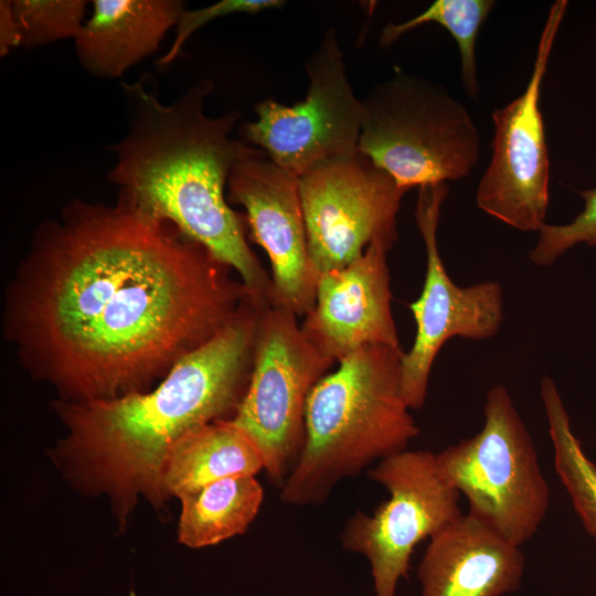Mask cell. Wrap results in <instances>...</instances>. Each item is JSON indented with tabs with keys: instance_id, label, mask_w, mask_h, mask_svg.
<instances>
[{
	"instance_id": "obj_1",
	"label": "cell",
	"mask_w": 596,
	"mask_h": 596,
	"mask_svg": "<svg viewBox=\"0 0 596 596\" xmlns=\"http://www.w3.org/2000/svg\"><path fill=\"white\" fill-rule=\"evenodd\" d=\"M232 270L119 198L74 199L34 232L8 287L4 331L65 401L146 392L251 298Z\"/></svg>"
},
{
	"instance_id": "obj_2",
	"label": "cell",
	"mask_w": 596,
	"mask_h": 596,
	"mask_svg": "<svg viewBox=\"0 0 596 596\" xmlns=\"http://www.w3.org/2000/svg\"><path fill=\"white\" fill-rule=\"evenodd\" d=\"M262 309L247 298L224 329L151 391L57 404L67 433L55 456L77 483L110 497L120 523L139 497L164 504L162 468L180 437L236 414L252 375Z\"/></svg>"
},
{
	"instance_id": "obj_3",
	"label": "cell",
	"mask_w": 596,
	"mask_h": 596,
	"mask_svg": "<svg viewBox=\"0 0 596 596\" xmlns=\"http://www.w3.org/2000/svg\"><path fill=\"white\" fill-rule=\"evenodd\" d=\"M126 130L108 148L115 163L108 181L135 210L174 224L235 270L259 306L272 300V278L246 240L243 217L225 189L234 164L257 148L232 131L241 113H204L214 82L203 78L170 104L160 102L156 78L145 73L120 85Z\"/></svg>"
},
{
	"instance_id": "obj_4",
	"label": "cell",
	"mask_w": 596,
	"mask_h": 596,
	"mask_svg": "<svg viewBox=\"0 0 596 596\" xmlns=\"http://www.w3.org/2000/svg\"><path fill=\"white\" fill-rule=\"evenodd\" d=\"M401 348L366 345L339 362L309 393L305 446L280 488L292 505L324 502L334 487L419 434L402 395Z\"/></svg>"
},
{
	"instance_id": "obj_5",
	"label": "cell",
	"mask_w": 596,
	"mask_h": 596,
	"mask_svg": "<svg viewBox=\"0 0 596 596\" xmlns=\"http://www.w3.org/2000/svg\"><path fill=\"white\" fill-rule=\"evenodd\" d=\"M362 100L358 150L411 188L458 180L478 163L479 131L443 85L397 72Z\"/></svg>"
},
{
	"instance_id": "obj_6",
	"label": "cell",
	"mask_w": 596,
	"mask_h": 596,
	"mask_svg": "<svg viewBox=\"0 0 596 596\" xmlns=\"http://www.w3.org/2000/svg\"><path fill=\"white\" fill-rule=\"evenodd\" d=\"M483 413L477 435L435 454L436 468L468 499V514L521 547L546 517L550 488L531 435L504 386L488 391Z\"/></svg>"
},
{
	"instance_id": "obj_7",
	"label": "cell",
	"mask_w": 596,
	"mask_h": 596,
	"mask_svg": "<svg viewBox=\"0 0 596 596\" xmlns=\"http://www.w3.org/2000/svg\"><path fill=\"white\" fill-rule=\"evenodd\" d=\"M333 363L292 311L274 302L262 309L251 380L231 421L257 445L275 486L283 487L302 453L309 393Z\"/></svg>"
},
{
	"instance_id": "obj_8",
	"label": "cell",
	"mask_w": 596,
	"mask_h": 596,
	"mask_svg": "<svg viewBox=\"0 0 596 596\" xmlns=\"http://www.w3.org/2000/svg\"><path fill=\"white\" fill-rule=\"evenodd\" d=\"M366 473L390 498L371 515L356 511L345 523L341 542L369 561L375 596H396L415 546L462 515L460 493L440 478L435 454L427 450L395 453Z\"/></svg>"
},
{
	"instance_id": "obj_9",
	"label": "cell",
	"mask_w": 596,
	"mask_h": 596,
	"mask_svg": "<svg viewBox=\"0 0 596 596\" xmlns=\"http://www.w3.org/2000/svg\"><path fill=\"white\" fill-rule=\"evenodd\" d=\"M305 67L309 86L304 100L287 106L263 99L254 105L256 119L238 127L243 141L298 177L317 163L358 152L363 115L333 28Z\"/></svg>"
},
{
	"instance_id": "obj_10",
	"label": "cell",
	"mask_w": 596,
	"mask_h": 596,
	"mask_svg": "<svg viewBox=\"0 0 596 596\" xmlns=\"http://www.w3.org/2000/svg\"><path fill=\"white\" fill-rule=\"evenodd\" d=\"M308 251L320 276L341 269L373 242L396 243L406 189L358 151L326 160L299 175Z\"/></svg>"
},
{
	"instance_id": "obj_11",
	"label": "cell",
	"mask_w": 596,
	"mask_h": 596,
	"mask_svg": "<svg viewBox=\"0 0 596 596\" xmlns=\"http://www.w3.org/2000/svg\"><path fill=\"white\" fill-rule=\"evenodd\" d=\"M566 9V0L551 6L523 93L492 111V156L477 188L479 209L524 232H539L546 224L550 161L540 97Z\"/></svg>"
},
{
	"instance_id": "obj_12",
	"label": "cell",
	"mask_w": 596,
	"mask_h": 596,
	"mask_svg": "<svg viewBox=\"0 0 596 596\" xmlns=\"http://www.w3.org/2000/svg\"><path fill=\"white\" fill-rule=\"evenodd\" d=\"M447 194L445 182L422 185L415 206L427 262L423 291L408 305L416 323L415 340L402 355V395L411 409L424 406L432 366L447 340L488 339L499 331L503 321V289L498 281L459 287L445 269L437 227Z\"/></svg>"
},
{
	"instance_id": "obj_13",
	"label": "cell",
	"mask_w": 596,
	"mask_h": 596,
	"mask_svg": "<svg viewBox=\"0 0 596 596\" xmlns=\"http://www.w3.org/2000/svg\"><path fill=\"white\" fill-rule=\"evenodd\" d=\"M227 201L245 209L251 238L272 263V302L306 316L313 307L319 275L308 251L299 177L260 149L240 159L227 182Z\"/></svg>"
},
{
	"instance_id": "obj_14",
	"label": "cell",
	"mask_w": 596,
	"mask_h": 596,
	"mask_svg": "<svg viewBox=\"0 0 596 596\" xmlns=\"http://www.w3.org/2000/svg\"><path fill=\"white\" fill-rule=\"evenodd\" d=\"M390 249L373 242L345 267L318 278L316 301L301 329L334 362L366 345L400 347L391 310Z\"/></svg>"
},
{
	"instance_id": "obj_15",
	"label": "cell",
	"mask_w": 596,
	"mask_h": 596,
	"mask_svg": "<svg viewBox=\"0 0 596 596\" xmlns=\"http://www.w3.org/2000/svg\"><path fill=\"white\" fill-rule=\"evenodd\" d=\"M520 547L461 515L434 536L419 562L421 596H504L521 586Z\"/></svg>"
},
{
	"instance_id": "obj_16",
	"label": "cell",
	"mask_w": 596,
	"mask_h": 596,
	"mask_svg": "<svg viewBox=\"0 0 596 596\" xmlns=\"http://www.w3.org/2000/svg\"><path fill=\"white\" fill-rule=\"evenodd\" d=\"M185 9L182 0H94L74 39L77 61L94 77H120L159 49Z\"/></svg>"
},
{
	"instance_id": "obj_17",
	"label": "cell",
	"mask_w": 596,
	"mask_h": 596,
	"mask_svg": "<svg viewBox=\"0 0 596 596\" xmlns=\"http://www.w3.org/2000/svg\"><path fill=\"white\" fill-rule=\"evenodd\" d=\"M264 470L254 440L231 419L217 421L184 434L169 449L161 473L167 500L234 476Z\"/></svg>"
},
{
	"instance_id": "obj_18",
	"label": "cell",
	"mask_w": 596,
	"mask_h": 596,
	"mask_svg": "<svg viewBox=\"0 0 596 596\" xmlns=\"http://www.w3.org/2000/svg\"><path fill=\"white\" fill-rule=\"evenodd\" d=\"M179 542L201 549L243 534L259 512L264 489L255 476L220 479L182 494Z\"/></svg>"
},
{
	"instance_id": "obj_19",
	"label": "cell",
	"mask_w": 596,
	"mask_h": 596,
	"mask_svg": "<svg viewBox=\"0 0 596 596\" xmlns=\"http://www.w3.org/2000/svg\"><path fill=\"white\" fill-rule=\"evenodd\" d=\"M541 397L553 446L554 468L585 530L596 540V466L573 433L554 381L544 376Z\"/></svg>"
},
{
	"instance_id": "obj_20",
	"label": "cell",
	"mask_w": 596,
	"mask_h": 596,
	"mask_svg": "<svg viewBox=\"0 0 596 596\" xmlns=\"http://www.w3.org/2000/svg\"><path fill=\"white\" fill-rule=\"evenodd\" d=\"M492 0H436L426 10L401 23L386 24L379 44L385 49L404 34L426 23H437L455 39L460 56L461 83L466 94L477 98L476 43L480 26L494 7Z\"/></svg>"
},
{
	"instance_id": "obj_21",
	"label": "cell",
	"mask_w": 596,
	"mask_h": 596,
	"mask_svg": "<svg viewBox=\"0 0 596 596\" xmlns=\"http://www.w3.org/2000/svg\"><path fill=\"white\" fill-rule=\"evenodd\" d=\"M87 3L84 0H12L21 46L33 50L64 39L74 40L85 23Z\"/></svg>"
},
{
	"instance_id": "obj_22",
	"label": "cell",
	"mask_w": 596,
	"mask_h": 596,
	"mask_svg": "<svg viewBox=\"0 0 596 596\" xmlns=\"http://www.w3.org/2000/svg\"><path fill=\"white\" fill-rule=\"evenodd\" d=\"M585 205L574 220L563 225L544 224L539 238L529 253L538 266L554 264L564 253L578 244L596 245V187L579 191Z\"/></svg>"
},
{
	"instance_id": "obj_23",
	"label": "cell",
	"mask_w": 596,
	"mask_h": 596,
	"mask_svg": "<svg viewBox=\"0 0 596 596\" xmlns=\"http://www.w3.org/2000/svg\"><path fill=\"white\" fill-rule=\"evenodd\" d=\"M284 4L285 1L281 0H221L200 9H185L174 26L173 43L157 63L160 67H164L174 62L189 38L215 19L237 13L257 14L265 10L278 9Z\"/></svg>"
},
{
	"instance_id": "obj_24",
	"label": "cell",
	"mask_w": 596,
	"mask_h": 596,
	"mask_svg": "<svg viewBox=\"0 0 596 596\" xmlns=\"http://www.w3.org/2000/svg\"><path fill=\"white\" fill-rule=\"evenodd\" d=\"M21 46V34L15 20L12 0L0 1V56H6L12 49Z\"/></svg>"
}]
</instances>
